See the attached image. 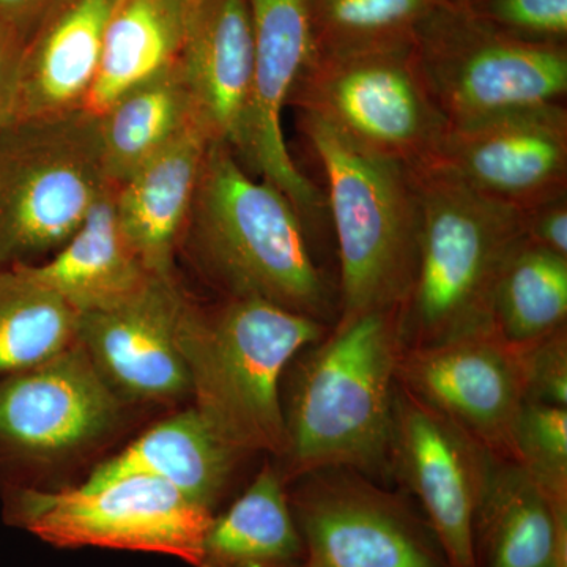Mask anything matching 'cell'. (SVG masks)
Returning <instances> with one entry per match:
<instances>
[{"instance_id":"6da1fadb","label":"cell","mask_w":567,"mask_h":567,"mask_svg":"<svg viewBox=\"0 0 567 567\" xmlns=\"http://www.w3.org/2000/svg\"><path fill=\"white\" fill-rule=\"evenodd\" d=\"M289 197L212 142L183 244L224 298H259L333 327L339 298Z\"/></svg>"},{"instance_id":"7a4b0ae2","label":"cell","mask_w":567,"mask_h":567,"mask_svg":"<svg viewBox=\"0 0 567 567\" xmlns=\"http://www.w3.org/2000/svg\"><path fill=\"white\" fill-rule=\"evenodd\" d=\"M402 347L399 309H386L334 323L293 358L278 465L287 484L322 468L385 475Z\"/></svg>"},{"instance_id":"3957f363","label":"cell","mask_w":567,"mask_h":567,"mask_svg":"<svg viewBox=\"0 0 567 567\" xmlns=\"http://www.w3.org/2000/svg\"><path fill=\"white\" fill-rule=\"evenodd\" d=\"M331 330L259 298H224L204 306L188 297L178 349L197 410L213 434L241 456L287 450L281 383L306 347Z\"/></svg>"},{"instance_id":"277c9868","label":"cell","mask_w":567,"mask_h":567,"mask_svg":"<svg viewBox=\"0 0 567 567\" xmlns=\"http://www.w3.org/2000/svg\"><path fill=\"white\" fill-rule=\"evenodd\" d=\"M412 171L420 234L415 276L399 308L402 346L491 330L496 284L525 238L524 213L488 199L435 162Z\"/></svg>"},{"instance_id":"5b68a950","label":"cell","mask_w":567,"mask_h":567,"mask_svg":"<svg viewBox=\"0 0 567 567\" xmlns=\"http://www.w3.org/2000/svg\"><path fill=\"white\" fill-rule=\"evenodd\" d=\"M298 128L327 183L339 254L338 322L399 309L415 276L420 200L412 167L354 144L315 115Z\"/></svg>"},{"instance_id":"8992f818","label":"cell","mask_w":567,"mask_h":567,"mask_svg":"<svg viewBox=\"0 0 567 567\" xmlns=\"http://www.w3.org/2000/svg\"><path fill=\"white\" fill-rule=\"evenodd\" d=\"M110 186L95 112L11 122L0 136V268L58 252Z\"/></svg>"},{"instance_id":"52a82bcc","label":"cell","mask_w":567,"mask_h":567,"mask_svg":"<svg viewBox=\"0 0 567 567\" xmlns=\"http://www.w3.org/2000/svg\"><path fill=\"white\" fill-rule=\"evenodd\" d=\"M413 52L450 126L514 107L565 103L567 47L518 40L464 2L436 6L416 28Z\"/></svg>"},{"instance_id":"ba28073f","label":"cell","mask_w":567,"mask_h":567,"mask_svg":"<svg viewBox=\"0 0 567 567\" xmlns=\"http://www.w3.org/2000/svg\"><path fill=\"white\" fill-rule=\"evenodd\" d=\"M289 104L354 144L409 167L431 162L450 128L417 66L413 44L316 54Z\"/></svg>"},{"instance_id":"9c48e42d","label":"cell","mask_w":567,"mask_h":567,"mask_svg":"<svg viewBox=\"0 0 567 567\" xmlns=\"http://www.w3.org/2000/svg\"><path fill=\"white\" fill-rule=\"evenodd\" d=\"M213 516L177 488L145 475L93 488H14L6 503L9 524L51 546L152 551L194 567Z\"/></svg>"},{"instance_id":"30bf717a","label":"cell","mask_w":567,"mask_h":567,"mask_svg":"<svg viewBox=\"0 0 567 567\" xmlns=\"http://www.w3.org/2000/svg\"><path fill=\"white\" fill-rule=\"evenodd\" d=\"M293 483L309 567H450L425 518L363 473L322 468Z\"/></svg>"},{"instance_id":"8fae6325","label":"cell","mask_w":567,"mask_h":567,"mask_svg":"<svg viewBox=\"0 0 567 567\" xmlns=\"http://www.w3.org/2000/svg\"><path fill=\"white\" fill-rule=\"evenodd\" d=\"M122 402L76 339L0 380V464L47 466L87 453L118 427Z\"/></svg>"},{"instance_id":"7c38bea8","label":"cell","mask_w":567,"mask_h":567,"mask_svg":"<svg viewBox=\"0 0 567 567\" xmlns=\"http://www.w3.org/2000/svg\"><path fill=\"white\" fill-rule=\"evenodd\" d=\"M495 458L398 383L388 472L423 507L450 567H477L476 514Z\"/></svg>"},{"instance_id":"4fadbf2b","label":"cell","mask_w":567,"mask_h":567,"mask_svg":"<svg viewBox=\"0 0 567 567\" xmlns=\"http://www.w3.org/2000/svg\"><path fill=\"white\" fill-rule=\"evenodd\" d=\"M398 383L486 447L516 461V425L525 404L522 347L495 328L443 344L402 347Z\"/></svg>"},{"instance_id":"5bb4252c","label":"cell","mask_w":567,"mask_h":567,"mask_svg":"<svg viewBox=\"0 0 567 567\" xmlns=\"http://www.w3.org/2000/svg\"><path fill=\"white\" fill-rule=\"evenodd\" d=\"M431 162L488 199L522 213L565 196V103L514 107L450 126Z\"/></svg>"},{"instance_id":"9a60e30c","label":"cell","mask_w":567,"mask_h":567,"mask_svg":"<svg viewBox=\"0 0 567 567\" xmlns=\"http://www.w3.org/2000/svg\"><path fill=\"white\" fill-rule=\"evenodd\" d=\"M254 73L237 158L289 197L309 230L328 216L324 194L300 173L282 132V112L316 58L306 0H251Z\"/></svg>"},{"instance_id":"2e32d148","label":"cell","mask_w":567,"mask_h":567,"mask_svg":"<svg viewBox=\"0 0 567 567\" xmlns=\"http://www.w3.org/2000/svg\"><path fill=\"white\" fill-rule=\"evenodd\" d=\"M186 300L174 276H153L130 300L80 315L78 341L123 401L164 404L192 395L177 341Z\"/></svg>"},{"instance_id":"e0dca14e","label":"cell","mask_w":567,"mask_h":567,"mask_svg":"<svg viewBox=\"0 0 567 567\" xmlns=\"http://www.w3.org/2000/svg\"><path fill=\"white\" fill-rule=\"evenodd\" d=\"M254 54L251 0H193L183 74L208 137L235 155L244 144Z\"/></svg>"},{"instance_id":"ac0fdd59","label":"cell","mask_w":567,"mask_h":567,"mask_svg":"<svg viewBox=\"0 0 567 567\" xmlns=\"http://www.w3.org/2000/svg\"><path fill=\"white\" fill-rule=\"evenodd\" d=\"M118 0H59L22 50L13 121L87 110Z\"/></svg>"},{"instance_id":"d6986e66","label":"cell","mask_w":567,"mask_h":567,"mask_svg":"<svg viewBox=\"0 0 567 567\" xmlns=\"http://www.w3.org/2000/svg\"><path fill=\"white\" fill-rule=\"evenodd\" d=\"M210 144L203 126H193L114 186L122 233L151 275L173 276Z\"/></svg>"},{"instance_id":"ffe728a7","label":"cell","mask_w":567,"mask_h":567,"mask_svg":"<svg viewBox=\"0 0 567 567\" xmlns=\"http://www.w3.org/2000/svg\"><path fill=\"white\" fill-rule=\"evenodd\" d=\"M241 457L213 434L192 406L153 425L95 468L82 486L100 487L122 476H152L213 513Z\"/></svg>"},{"instance_id":"44dd1931","label":"cell","mask_w":567,"mask_h":567,"mask_svg":"<svg viewBox=\"0 0 567 567\" xmlns=\"http://www.w3.org/2000/svg\"><path fill=\"white\" fill-rule=\"evenodd\" d=\"M477 567H567V517L517 462L495 458L475 522Z\"/></svg>"},{"instance_id":"7402d4cb","label":"cell","mask_w":567,"mask_h":567,"mask_svg":"<svg viewBox=\"0 0 567 567\" xmlns=\"http://www.w3.org/2000/svg\"><path fill=\"white\" fill-rule=\"evenodd\" d=\"M28 267L78 315L114 308L155 276L145 270L122 233L112 185L48 262Z\"/></svg>"},{"instance_id":"603a6c76","label":"cell","mask_w":567,"mask_h":567,"mask_svg":"<svg viewBox=\"0 0 567 567\" xmlns=\"http://www.w3.org/2000/svg\"><path fill=\"white\" fill-rule=\"evenodd\" d=\"M96 115L104 177L112 186L200 125L181 62L133 85Z\"/></svg>"},{"instance_id":"cb8c5ba5","label":"cell","mask_w":567,"mask_h":567,"mask_svg":"<svg viewBox=\"0 0 567 567\" xmlns=\"http://www.w3.org/2000/svg\"><path fill=\"white\" fill-rule=\"evenodd\" d=\"M306 547L278 465L267 464L229 509L213 516L197 567H305Z\"/></svg>"},{"instance_id":"d4e9b609","label":"cell","mask_w":567,"mask_h":567,"mask_svg":"<svg viewBox=\"0 0 567 567\" xmlns=\"http://www.w3.org/2000/svg\"><path fill=\"white\" fill-rule=\"evenodd\" d=\"M193 0H118L104 33L87 110L100 114L133 85L181 62Z\"/></svg>"},{"instance_id":"484cf974","label":"cell","mask_w":567,"mask_h":567,"mask_svg":"<svg viewBox=\"0 0 567 567\" xmlns=\"http://www.w3.org/2000/svg\"><path fill=\"white\" fill-rule=\"evenodd\" d=\"M80 315L28 265L0 268V380L35 368L76 342Z\"/></svg>"},{"instance_id":"4316f807","label":"cell","mask_w":567,"mask_h":567,"mask_svg":"<svg viewBox=\"0 0 567 567\" xmlns=\"http://www.w3.org/2000/svg\"><path fill=\"white\" fill-rule=\"evenodd\" d=\"M567 327V257L518 244L503 268L494 297V328L527 346Z\"/></svg>"},{"instance_id":"83f0119b","label":"cell","mask_w":567,"mask_h":567,"mask_svg":"<svg viewBox=\"0 0 567 567\" xmlns=\"http://www.w3.org/2000/svg\"><path fill=\"white\" fill-rule=\"evenodd\" d=\"M445 0H306L317 55L412 47L421 21Z\"/></svg>"},{"instance_id":"f1b7e54d","label":"cell","mask_w":567,"mask_h":567,"mask_svg":"<svg viewBox=\"0 0 567 567\" xmlns=\"http://www.w3.org/2000/svg\"><path fill=\"white\" fill-rule=\"evenodd\" d=\"M516 461L567 517V406L525 402L518 413Z\"/></svg>"},{"instance_id":"f546056e","label":"cell","mask_w":567,"mask_h":567,"mask_svg":"<svg viewBox=\"0 0 567 567\" xmlns=\"http://www.w3.org/2000/svg\"><path fill=\"white\" fill-rule=\"evenodd\" d=\"M499 31L529 43L567 47V0H464Z\"/></svg>"},{"instance_id":"4dcf8cb0","label":"cell","mask_w":567,"mask_h":567,"mask_svg":"<svg viewBox=\"0 0 567 567\" xmlns=\"http://www.w3.org/2000/svg\"><path fill=\"white\" fill-rule=\"evenodd\" d=\"M520 347L525 402L567 406V327Z\"/></svg>"},{"instance_id":"1f68e13d","label":"cell","mask_w":567,"mask_h":567,"mask_svg":"<svg viewBox=\"0 0 567 567\" xmlns=\"http://www.w3.org/2000/svg\"><path fill=\"white\" fill-rule=\"evenodd\" d=\"M524 230L529 244L567 257V194L524 212Z\"/></svg>"},{"instance_id":"d6a6232c","label":"cell","mask_w":567,"mask_h":567,"mask_svg":"<svg viewBox=\"0 0 567 567\" xmlns=\"http://www.w3.org/2000/svg\"><path fill=\"white\" fill-rule=\"evenodd\" d=\"M25 41L28 39L22 33L0 24V136L13 122L18 71Z\"/></svg>"},{"instance_id":"836d02e7","label":"cell","mask_w":567,"mask_h":567,"mask_svg":"<svg viewBox=\"0 0 567 567\" xmlns=\"http://www.w3.org/2000/svg\"><path fill=\"white\" fill-rule=\"evenodd\" d=\"M58 2L59 0H0V24L9 25L29 39L44 14Z\"/></svg>"},{"instance_id":"e575fe53","label":"cell","mask_w":567,"mask_h":567,"mask_svg":"<svg viewBox=\"0 0 567 567\" xmlns=\"http://www.w3.org/2000/svg\"><path fill=\"white\" fill-rule=\"evenodd\" d=\"M453 2H464V0H453Z\"/></svg>"},{"instance_id":"d590c367","label":"cell","mask_w":567,"mask_h":567,"mask_svg":"<svg viewBox=\"0 0 567 567\" xmlns=\"http://www.w3.org/2000/svg\"><path fill=\"white\" fill-rule=\"evenodd\" d=\"M305 567H309L308 565H305Z\"/></svg>"}]
</instances>
